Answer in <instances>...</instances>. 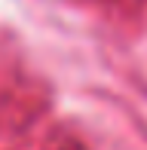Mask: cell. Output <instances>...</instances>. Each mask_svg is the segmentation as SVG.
Returning a JSON list of instances; mask_svg holds the SVG:
<instances>
[]
</instances>
